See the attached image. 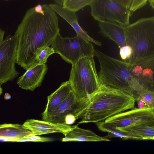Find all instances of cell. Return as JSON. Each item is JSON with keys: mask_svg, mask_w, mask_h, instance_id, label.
<instances>
[{"mask_svg": "<svg viewBox=\"0 0 154 154\" xmlns=\"http://www.w3.org/2000/svg\"><path fill=\"white\" fill-rule=\"evenodd\" d=\"M42 5L43 14L34 7L27 11L14 34L18 38L16 63L24 69L37 63V55L51 45L60 32L57 13L49 5Z\"/></svg>", "mask_w": 154, "mask_h": 154, "instance_id": "obj_1", "label": "cell"}, {"mask_svg": "<svg viewBox=\"0 0 154 154\" xmlns=\"http://www.w3.org/2000/svg\"><path fill=\"white\" fill-rule=\"evenodd\" d=\"M134 98L122 91L101 85L90 98L89 105L80 115L79 124L97 123L134 108Z\"/></svg>", "mask_w": 154, "mask_h": 154, "instance_id": "obj_2", "label": "cell"}, {"mask_svg": "<svg viewBox=\"0 0 154 154\" xmlns=\"http://www.w3.org/2000/svg\"><path fill=\"white\" fill-rule=\"evenodd\" d=\"M95 56L100 65L98 73L101 85L119 90L133 97L136 102L137 94L133 89L139 81L132 74L129 63L109 56L96 50Z\"/></svg>", "mask_w": 154, "mask_h": 154, "instance_id": "obj_3", "label": "cell"}, {"mask_svg": "<svg viewBox=\"0 0 154 154\" xmlns=\"http://www.w3.org/2000/svg\"><path fill=\"white\" fill-rule=\"evenodd\" d=\"M126 45L132 54L125 62L134 64L154 56V18L140 19L125 26Z\"/></svg>", "mask_w": 154, "mask_h": 154, "instance_id": "obj_4", "label": "cell"}, {"mask_svg": "<svg viewBox=\"0 0 154 154\" xmlns=\"http://www.w3.org/2000/svg\"><path fill=\"white\" fill-rule=\"evenodd\" d=\"M69 81L77 98H90L101 86L94 57H83L72 65Z\"/></svg>", "mask_w": 154, "mask_h": 154, "instance_id": "obj_5", "label": "cell"}, {"mask_svg": "<svg viewBox=\"0 0 154 154\" xmlns=\"http://www.w3.org/2000/svg\"><path fill=\"white\" fill-rule=\"evenodd\" d=\"M51 46L55 53L72 65L82 58L95 56L93 45L77 35L73 37H63L59 32Z\"/></svg>", "mask_w": 154, "mask_h": 154, "instance_id": "obj_6", "label": "cell"}, {"mask_svg": "<svg viewBox=\"0 0 154 154\" xmlns=\"http://www.w3.org/2000/svg\"><path fill=\"white\" fill-rule=\"evenodd\" d=\"M90 6L91 16L98 22H113L124 26L129 24L131 12L115 0H94Z\"/></svg>", "mask_w": 154, "mask_h": 154, "instance_id": "obj_7", "label": "cell"}, {"mask_svg": "<svg viewBox=\"0 0 154 154\" xmlns=\"http://www.w3.org/2000/svg\"><path fill=\"white\" fill-rule=\"evenodd\" d=\"M17 36L9 35L0 44V84L13 80L20 74L16 70Z\"/></svg>", "mask_w": 154, "mask_h": 154, "instance_id": "obj_8", "label": "cell"}, {"mask_svg": "<svg viewBox=\"0 0 154 154\" xmlns=\"http://www.w3.org/2000/svg\"><path fill=\"white\" fill-rule=\"evenodd\" d=\"M105 122L116 128H121L143 123L154 127V113L153 109L147 106L117 114L106 119Z\"/></svg>", "mask_w": 154, "mask_h": 154, "instance_id": "obj_9", "label": "cell"}, {"mask_svg": "<svg viewBox=\"0 0 154 154\" xmlns=\"http://www.w3.org/2000/svg\"><path fill=\"white\" fill-rule=\"evenodd\" d=\"M89 101L90 98L83 99L77 98L72 91L52 113L47 121L65 124V117L69 114L74 115L78 119L88 106Z\"/></svg>", "mask_w": 154, "mask_h": 154, "instance_id": "obj_10", "label": "cell"}, {"mask_svg": "<svg viewBox=\"0 0 154 154\" xmlns=\"http://www.w3.org/2000/svg\"><path fill=\"white\" fill-rule=\"evenodd\" d=\"M48 70L46 63H36L26 69L25 73L18 78L17 84L22 89L34 91L41 85Z\"/></svg>", "mask_w": 154, "mask_h": 154, "instance_id": "obj_11", "label": "cell"}, {"mask_svg": "<svg viewBox=\"0 0 154 154\" xmlns=\"http://www.w3.org/2000/svg\"><path fill=\"white\" fill-rule=\"evenodd\" d=\"M134 77L146 89L154 91V56L134 64H130Z\"/></svg>", "mask_w": 154, "mask_h": 154, "instance_id": "obj_12", "label": "cell"}, {"mask_svg": "<svg viewBox=\"0 0 154 154\" xmlns=\"http://www.w3.org/2000/svg\"><path fill=\"white\" fill-rule=\"evenodd\" d=\"M23 125L35 135L53 133H61L64 135L70 131L72 126L63 124L34 119L26 120Z\"/></svg>", "mask_w": 154, "mask_h": 154, "instance_id": "obj_13", "label": "cell"}, {"mask_svg": "<svg viewBox=\"0 0 154 154\" xmlns=\"http://www.w3.org/2000/svg\"><path fill=\"white\" fill-rule=\"evenodd\" d=\"M52 9L64 20L67 22L75 31L77 35L87 42L93 43L99 46L102 43L89 36L79 24L76 12L64 7L62 5L55 4L49 5Z\"/></svg>", "mask_w": 154, "mask_h": 154, "instance_id": "obj_14", "label": "cell"}, {"mask_svg": "<svg viewBox=\"0 0 154 154\" xmlns=\"http://www.w3.org/2000/svg\"><path fill=\"white\" fill-rule=\"evenodd\" d=\"M72 91L71 86L68 81L62 82L58 89L48 96L45 109L42 114V120L47 121L52 113Z\"/></svg>", "mask_w": 154, "mask_h": 154, "instance_id": "obj_15", "label": "cell"}, {"mask_svg": "<svg viewBox=\"0 0 154 154\" xmlns=\"http://www.w3.org/2000/svg\"><path fill=\"white\" fill-rule=\"evenodd\" d=\"M98 22L100 32L103 35L114 42L120 48L126 45L125 26L110 21Z\"/></svg>", "mask_w": 154, "mask_h": 154, "instance_id": "obj_16", "label": "cell"}, {"mask_svg": "<svg viewBox=\"0 0 154 154\" xmlns=\"http://www.w3.org/2000/svg\"><path fill=\"white\" fill-rule=\"evenodd\" d=\"M62 141L92 142L110 141L104 137L98 135L91 131L80 128L77 125L72 126L71 130L64 135Z\"/></svg>", "mask_w": 154, "mask_h": 154, "instance_id": "obj_17", "label": "cell"}, {"mask_svg": "<svg viewBox=\"0 0 154 154\" xmlns=\"http://www.w3.org/2000/svg\"><path fill=\"white\" fill-rule=\"evenodd\" d=\"M116 128L129 135L138 137L140 140H154V127L145 124Z\"/></svg>", "mask_w": 154, "mask_h": 154, "instance_id": "obj_18", "label": "cell"}, {"mask_svg": "<svg viewBox=\"0 0 154 154\" xmlns=\"http://www.w3.org/2000/svg\"><path fill=\"white\" fill-rule=\"evenodd\" d=\"M33 135L32 132L23 124L5 123L0 125V137L23 138Z\"/></svg>", "mask_w": 154, "mask_h": 154, "instance_id": "obj_19", "label": "cell"}, {"mask_svg": "<svg viewBox=\"0 0 154 154\" xmlns=\"http://www.w3.org/2000/svg\"><path fill=\"white\" fill-rule=\"evenodd\" d=\"M95 123L99 129L102 131L107 133V135L104 136L107 139L119 137L124 140H140L138 137L129 135L122 132L106 123L104 121L100 122Z\"/></svg>", "mask_w": 154, "mask_h": 154, "instance_id": "obj_20", "label": "cell"}, {"mask_svg": "<svg viewBox=\"0 0 154 154\" xmlns=\"http://www.w3.org/2000/svg\"><path fill=\"white\" fill-rule=\"evenodd\" d=\"M137 96V102L139 100L143 102L149 108H154V91H149L140 84L134 90Z\"/></svg>", "mask_w": 154, "mask_h": 154, "instance_id": "obj_21", "label": "cell"}, {"mask_svg": "<svg viewBox=\"0 0 154 154\" xmlns=\"http://www.w3.org/2000/svg\"><path fill=\"white\" fill-rule=\"evenodd\" d=\"M94 0H72L63 5L68 9L76 12L85 7L90 5Z\"/></svg>", "mask_w": 154, "mask_h": 154, "instance_id": "obj_22", "label": "cell"}, {"mask_svg": "<svg viewBox=\"0 0 154 154\" xmlns=\"http://www.w3.org/2000/svg\"><path fill=\"white\" fill-rule=\"evenodd\" d=\"M54 53H55V52L52 47L48 46L46 47L42 50L36 56L37 63H46L49 56Z\"/></svg>", "mask_w": 154, "mask_h": 154, "instance_id": "obj_23", "label": "cell"}, {"mask_svg": "<svg viewBox=\"0 0 154 154\" xmlns=\"http://www.w3.org/2000/svg\"><path fill=\"white\" fill-rule=\"evenodd\" d=\"M132 54V48L129 45H126L120 48L119 54L123 61L125 62L128 60Z\"/></svg>", "mask_w": 154, "mask_h": 154, "instance_id": "obj_24", "label": "cell"}, {"mask_svg": "<svg viewBox=\"0 0 154 154\" xmlns=\"http://www.w3.org/2000/svg\"><path fill=\"white\" fill-rule=\"evenodd\" d=\"M148 0H133L129 8L131 12H134L146 5Z\"/></svg>", "mask_w": 154, "mask_h": 154, "instance_id": "obj_25", "label": "cell"}, {"mask_svg": "<svg viewBox=\"0 0 154 154\" xmlns=\"http://www.w3.org/2000/svg\"><path fill=\"white\" fill-rule=\"evenodd\" d=\"M26 138H27L30 140L31 142H49L54 140L52 138L41 137L38 136L37 135H33L28 136Z\"/></svg>", "mask_w": 154, "mask_h": 154, "instance_id": "obj_26", "label": "cell"}, {"mask_svg": "<svg viewBox=\"0 0 154 154\" xmlns=\"http://www.w3.org/2000/svg\"><path fill=\"white\" fill-rule=\"evenodd\" d=\"M77 119L75 116L72 114H69L66 115L65 118V124L70 125L73 124Z\"/></svg>", "mask_w": 154, "mask_h": 154, "instance_id": "obj_27", "label": "cell"}, {"mask_svg": "<svg viewBox=\"0 0 154 154\" xmlns=\"http://www.w3.org/2000/svg\"><path fill=\"white\" fill-rule=\"evenodd\" d=\"M129 9L133 0H115Z\"/></svg>", "mask_w": 154, "mask_h": 154, "instance_id": "obj_28", "label": "cell"}, {"mask_svg": "<svg viewBox=\"0 0 154 154\" xmlns=\"http://www.w3.org/2000/svg\"><path fill=\"white\" fill-rule=\"evenodd\" d=\"M34 9L35 11L38 13L43 14L44 13V10L42 5L38 4L34 7Z\"/></svg>", "mask_w": 154, "mask_h": 154, "instance_id": "obj_29", "label": "cell"}, {"mask_svg": "<svg viewBox=\"0 0 154 154\" xmlns=\"http://www.w3.org/2000/svg\"><path fill=\"white\" fill-rule=\"evenodd\" d=\"M137 102V108H143L147 106L141 100H139Z\"/></svg>", "mask_w": 154, "mask_h": 154, "instance_id": "obj_30", "label": "cell"}, {"mask_svg": "<svg viewBox=\"0 0 154 154\" xmlns=\"http://www.w3.org/2000/svg\"><path fill=\"white\" fill-rule=\"evenodd\" d=\"M5 33V31L1 29L0 30V44H1L4 40L3 38Z\"/></svg>", "mask_w": 154, "mask_h": 154, "instance_id": "obj_31", "label": "cell"}, {"mask_svg": "<svg viewBox=\"0 0 154 154\" xmlns=\"http://www.w3.org/2000/svg\"><path fill=\"white\" fill-rule=\"evenodd\" d=\"M11 96L10 94L6 93L4 96V98L6 100H8L11 98Z\"/></svg>", "mask_w": 154, "mask_h": 154, "instance_id": "obj_32", "label": "cell"}, {"mask_svg": "<svg viewBox=\"0 0 154 154\" xmlns=\"http://www.w3.org/2000/svg\"><path fill=\"white\" fill-rule=\"evenodd\" d=\"M150 6L154 10V0H148Z\"/></svg>", "mask_w": 154, "mask_h": 154, "instance_id": "obj_33", "label": "cell"}, {"mask_svg": "<svg viewBox=\"0 0 154 154\" xmlns=\"http://www.w3.org/2000/svg\"><path fill=\"white\" fill-rule=\"evenodd\" d=\"M1 85V87H0V95H1L2 94V89L1 88V85Z\"/></svg>", "mask_w": 154, "mask_h": 154, "instance_id": "obj_34", "label": "cell"}, {"mask_svg": "<svg viewBox=\"0 0 154 154\" xmlns=\"http://www.w3.org/2000/svg\"><path fill=\"white\" fill-rule=\"evenodd\" d=\"M153 112L154 113V108L153 109Z\"/></svg>", "mask_w": 154, "mask_h": 154, "instance_id": "obj_35", "label": "cell"}, {"mask_svg": "<svg viewBox=\"0 0 154 154\" xmlns=\"http://www.w3.org/2000/svg\"><path fill=\"white\" fill-rule=\"evenodd\" d=\"M4 0V1H8L9 0Z\"/></svg>", "mask_w": 154, "mask_h": 154, "instance_id": "obj_36", "label": "cell"}, {"mask_svg": "<svg viewBox=\"0 0 154 154\" xmlns=\"http://www.w3.org/2000/svg\"><path fill=\"white\" fill-rule=\"evenodd\" d=\"M154 18V16H153Z\"/></svg>", "mask_w": 154, "mask_h": 154, "instance_id": "obj_37", "label": "cell"}]
</instances>
